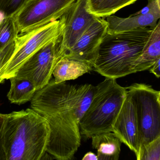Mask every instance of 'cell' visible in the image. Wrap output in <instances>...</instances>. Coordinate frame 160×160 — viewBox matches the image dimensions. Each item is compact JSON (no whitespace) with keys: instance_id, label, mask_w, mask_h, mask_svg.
<instances>
[{"instance_id":"cell-1","label":"cell","mask_w":160,"mask_h":160,"mask_svg":"<svg viewBox=\"0 0 160 160\" xmlns=\"http://www.w3.org/2000/svg\"><path fill=\"white\" fill-rule=\"evenodd\" d=\"M91 84L56 83L54 79L35 92L31 107L50 128L47 152L59 160H71L81 144V102Z\"/></svg>"},{"instance_id":"cell-2","label":"cell","mask_w":160,"mask_h":160,"mask_svg":"<svg viewBox=\"0 0 160 160\" xmlns=\"http://www.w3.org/2000/svg\"><path fill=\"white\" fill-rule=\"evenodd\" d=\"M50 128L32 108L4 114L2 147L5 160H41L47 152Z\"/></svg>"},{"instance_id":"cell-3","label":"cell","mask_w":160,"mask_h":160,"mask_svg":"<svg viewBox=\"0 0 160 160\" xmlns=\"http://www.w3.org/2000/svg\"><path fill=\"white\" fill-rule=\"evenodd\" d=\"M153 28H139L122 32H107L103 38L92 70L107 78L134 73L133 64L139 57Z\"/></svg>"},{"instance_id":"cell-4","label":"cell","mask_w":160,"mask_h":160,"mask_svg":"<svg viewBox=\"0 0 160 160\" xmlns=\"http://www.w3.org/2000/svg\"><path fill=\"white\" fill-rule=\"evenodd\" d=\"M126 96V88L116 79L107 78L95 86L90 105L79 122L80 133L86 138L112 132V127Z\"/></svg>"},{"instance_id":"cell-5","label":"cell","mask_w":160,"mask_h":160,"mask_svg":"<svg viewBox=\"0 0 160 160\" xmlns=\"http://www.w3.org/2000/svg\"><path fill=\"white\" fill-rule=\"evenodd\" d=\"M64 23L60 18L18 35L14 40L12 55L0 72V84L14 76L19 68L32 55L62 35Z\"/></svg>"},{"instance_id":"cell-6","label":"cell","mask_w":160,"mask_h":160,"mask_svg":"<svg viewBox=\"0 0 160 160\" xmlns=\"http://www.w3.org/2000/svg\"><path fill=\"white\" fill-rule=\"evenodd\" d=\"M126 89L134 107L141 148L160 136V92L143 83H134Z\"/></svg>"},{"instance_id":"cell-7","label":"cell","mask_w":160,"mask_h":160,"mask_svg":"<svg viewBox=\"0 0 160 160\" xmlns=\"http://www.w3.org/2000/svg\"><path fill=\"white\" fill-rule=\"evenodd\" d=\"M62 35L32 55L19 68L14 76L30 80L36 91L47 85L51 80L55 66L64 56Z\"/></svg>"},{"instance_id":"cell-8","label":"cell","mask_w":160,"mask_h":160,"mask_svg":"<svg viewBox=\"0 0 160 160\" xmlns=\"http://www.w3.org/2000/svg\"><path fill=\"white\" fill-rule=\"evenodd\" d=\"M76 0H28L14 16L19 35L58 20Z\"/></svg>"},{"instance_id":"cell-9","label":"cell","mask_w":160,"mask_h":160,"mask_svg":"<svg viewBox=\"0 0 160 160\" xmlns=\"http://www.w3.org/2000/svg\"><path fill=\"white\" fill-rule=\"evenodd\" d=\"M64 23L62 43L64 55L98 18L88 9V0H76L61 17Z\"/></svg>"},{"instance_id":"cell-10","label":"cell","mask_w":160,"mask_h":160,"mask_svg":"<svg viewBox=\"0 0 160 160\" xmlns=\"http://www.w3.org/2000/svg\"><path fill=\"white\" fill-rule=\"evenodd\" d=\"M107 30L106 20L98 18L63 57L84 62L92 68L100 45Z\"/></svg>"},{"instance_id":"cell-11","label":"cell","mask_w":160,"mask_h":160,"mask_svg":"<svg viewBox=\"0 0 160 160\" xmlns=\"http://www.w3.org/2000/svg\"><path fill=\"white\" fill-rule=\"evenodd\" d=\"M112 132L133 152L139 160L140 139L138 123L131 97L127 94L112 127Z\"/></svg>"},{"instance_id":"cell-12","label":"cell","mask_w":160,"mask_h":160,"mask_svg":"<svg viewBox=\"0 0 160 160\" xmlns=\"http://www.w3.org/2000/svg\"><path fill=\"white\" fill-rule=\"evenodd\" d=\"M149 9L140 12L126 18L116 16L106 17L107 32L110 33L122 32L139 28H153L160 18V0H148Z\"/></svg>"},{"instance_id":"cell-13","label":"cell","mask_w":160,"mask_h":160,"mask_svg":"<svg viewBox=\"0 0 160 160\" xmlns=\"http://www.w3.org/2000/svg\"><path fill=\"white\" fill-rule=\"evenodd\" d=\"M160 59V21L152 28L141 55L133 64L134 73L147 71Z\"/></svg>"},{"instance_id":"cell-14","label":"cell","mask_w":160,"mask_h":160,"mask_svg":"<svg viewBox=\"0 0 160 160\" xmlns=\"http://www.w3.org/2000/svg\"><path fill=\"white\" fill-rule=\"evenodd\" d=\"M92 144L97 151L98 160H118L122 142L112 132H106L92 137Z\"/></svg>"},{"instance_id":"cell-15","label":"cell","mask_w":160,"mask_h":160,"mask_svg":"<svg viewBox=\"0 0 160 160\" xmlns=\"http://www.w3.org/2000/svg\"><path fill=\"white\" fill-rule=\"evenodd\" d=\"M92 70L89 65L63 57L55 66L53 73L56 83L77 79Z\"/></svg>"},{"instance_id":"cell-16","label":"cell","mask_w":160,"mask_h":160,"mask_svg":"<svg viewBox=\"0 0 160 160\" xmlns=\"http://www.w3.org/2000/svg\"><path fill=\"white\" fill-rule=\"evenodd\" d=\"M9 79L11 88L7 95L9 101L18 105L31 101L36 91L33 83L27 78L16 76Z\"/></svg>"},{"instance_id":"cell-17","label":"cell","mask_w":160,"mask_h":160,"mask_svg":"<svg viewBox=\"0 0 160 160\" xmlns=\"http://www.w3.org/2000/svg\"><path fill=\"white\" fill-rule=\"evenodd\" d=\"M137 0H88V9L96 17L104 18L117 12Z\"/></svg>"},{"instance_id":"cell-18","label":"cell","mask_w":160,"mask_h":160,"mask_svg":"<svg viewBox=\"0 0 160 160\" xmlns=\"http://www.w3.org/2000/svg\"><path fill=\"white\" fill-rule=\"evenodd\" d=\"M18 35L15 17L3 18L0 20V50L14 42Z\"/></svg>"},{"instance_id":"cell-19","label":"cell","mask_w":160,"mask_h":160,"mask_svg":"<svg viewBox=\"0 0 160 160\" xmlns=\"http://www.w3.org/2000/svg\"><path fill=\"white\" fill-rule=\"evenodd\" d=\"M160 160V136L142 146L139 160Z\"/></svg>"},{"instance_id":"cell-20","label":"cell","mask_w":160,"mask_h":160,"mask_svg":"<svg viewBox=\"0 0 160 160\" xmlns=\"http://www.w3.org/2000/svg\"><path fill=\"white\" fill-rule=\"evenodd\" d=\"M28 0H0V14L2 17L14 16Z\"/></svg>"},{"instance_id":"cell-21","label":"cell","mask_w":160,"mask_h":160,"mask_svg":"<svg viewBox=\"0 0 160 160\" xmlns=\"http://www.w3.org/2000/svg\"><path fill=\"white\" fill-rule=\"evenodd\" d=\"M14 48V42H12L0 50V72L11 58Z\"/></svg>"},{"instance_id":"cell-22","label":"cell","mask_w":160,"mask_h":160,"mask_svg":"<svg viewBox=\"0 0 160 160\" xmlns=\"http://www.w3.org/2000/svg\"><path fill=\"white\" fill-rule=\"evenodd\" d=\"M4 124V114L0 113V160H5V154L2 147V130Z\"/></svg>"},{"instance_id":"cell-23","label":"cell","mask_w":160,"mask_h":160,"mask_svg":"<svg viewBox=\"0 0 160 160\" xmlns=\"http://www.w3.org/2000/svg\"><path fill=\"white\" fill-rule=\"evenodd\" d=\"M160 59L158 60L149 69H148L150 72L153 74L156 78H159L160 77Z\"/></svg>"},{"instance_id":"cell-24","label":"cell","mask_w":160,"mask_h":160,"mask_svg":"<svg viewBox=\"0 0 160 160\" xmlns=\"http://www.w3.org/2000/svg\"><path fill=\"white\" fill-rule=\"evenodd\" d=\"M83 160H98L97 155L92 152H88L83 156Z\"/></svg>"}]
</instances>
